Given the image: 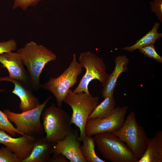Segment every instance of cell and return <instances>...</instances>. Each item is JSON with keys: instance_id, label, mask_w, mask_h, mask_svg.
I'll use <instances>...</instances> for the list:
<instances>
[{"instance_id": "cell-1", "label": "cell", "mask_w": 162, "mask_h": 162, "mask_svg": "<svg viewBox=\"0 0 162 162\" xmlns=\"http://www.w3.org/2000/svg\"><path fill=\"white\" fill-rule=\"evenodd\" d=\"M30 76V82L34 89L40 86V77L46 64L55 60L56 54L42 45L32 41L16 51Z\"/></svg>"}, {"instance_id": "cell-2", "label": "cell", "mask_w": 162, "mask_h": 162, "mask_svg": "<svg viewBox=\"0 0 162 162\" xmlns=\"http://www.w3.org/2000/svg\"><path fill=\"white\" fill-rule=\"evenodd\" d=\"M99 100V97H93L90 93H74L70 89L64 100L72 109L70 123L79 128L80 135L78 140L80 142L86 136V124L89 115L98 104Z\"/></svg>"}, {"instance_id": "cell-3", "label": "cell", "mask_w": 162, "mask_h": 162, "mask_svg": "<svg viewBox=\"0 0 162 162\" xmlns=\"http://www.w3.org/2000/svg\"><path fill=\"white\" fill-rule=\"evenodd\" d=\"M41 116L45 136L50 142L63 139L73 129L69 115L54 104L44 109Z\"/></svg>"}, {"instance_id": "cell-4", "label": "cell", "mask_w": 162, "mask_h": 162, "mask_svg": "<svg viewBox=\"0 0 162 162\" xmlns=\"http://www.w3.org/2000/svg\"><path fill=\"white\" fill-rule=\"evenodd\" d=\"M95 144L102 156L112 162H138L127 145L112 133L94 135Z\"/></svg>"}, {"instance_id": "cell-5", "label": "cell", "mask_w": 162, "mask_h": 162, "mask_svg": "<svg viewBox=\"0 0 162 162\" xmlns=\"http://www.w3.org/2000/svg\"><path fill=\"white\" fill-rule=\"evenodd\" d=\"M126 143L140 160L146 151L148 138L144 128L137 122L135 113L131 112L125 118L122 127L112 133Z\"/></svg>"}, {"instance_id": "cell-6", "label": "cell", "mask_w": 162, "mask_h": 162, "mask_svg": "<svg viewBox=\"0 0 162 162\" xmlns=\"http://www.w3.org/2000/svg\"><path fill=\"white\" fill-rule=\"evenodd\" d=\"M83 68L77 61L75 53L72 60L63 73L56 78L51 77L42 85V87L52 93L56 98L58 106L61 108L63 102L69 91L77 82L78 76Z\"/></svg>"}, {"instance_id": "cell-7", "label": "cell", "mask_w": 162, "mask_h": 162, "mask_svg": "<svg viewBox=\"0 0 162 162\" xmlns=\"http://www.w3.org/2000/svg\"><path fill=\"white\" fill-rule=\"evenodd\" d=\"M50 96L35 108L20 113H15L9 109L4 110L8 119L14 122L20 132L28 136L37 137L43 136L44 130L40 118L46 104L51 99Z\"/></svg>"}, {"instance_id": "cell-8", "label": "cell", "mask_w": 162, "mask_h": 162, "mask_svg": "<svg viewBox=\"0 0 162 162\" xmlns=\"http://www.w3.org/2000/svg\"><path fill=\"white\" fill-rule=\"evenodd\" d=\"M78 62L86 71L73 93L90 94L88 87L92 80H98L102 85L106 82L109 74L106 73V67L102 58L89 51L83 52L80 54Z\"/></svg>"}, {"instance_id": "cell-9", "label": "cell", "mask_w": 162, "mask_h": 162, "mask_svg": "<svg viewBox=\"0 0 162 162\" xmlns=\"http://www.w3.org/2000/svg\"><path fill=\"white\" fill-rule=\"evenodd\" d=\"M128 108L126 106H118L115 107L112 113L107 117L88 119L85 127L86 135L92 136L98 134L117 131L124 122Z\"/></svg>"}, {"instance_id": "cell-10", "label": "cell", "mask_w": 162, "mask_h": 162, "mask_svg": "<svg viewBox=\"0 0 162 162\" xmlns=\"http://www.w3.org/2000/svg\"><path fill=\"white\" fill-rule=\"evenodd\" d=\"M78 137V130L72 129L63 139L54 144L51 154L61 153L70 162H86L82 154Z\"/></svg>"}, {"instance_id": "cell-11", "label": "cell", "mask_w": 162, "mask_h": 162, "mask_svg": "<svg viewBox=\"0 0 162 162\" xmlns=\"http://www.w3.org/2000/svg\"><path fill=\"white\" fill-rule=\"evenodd\" d=\"M36 137L22 135L15 138L0 129V143L15 154L22 161L30 155Z\"/></svg>"}, {"instance_id": "cell-12", "label": "cell", "mask_w": 162, "mask_h": 162, "mask_svg": "<svg viewBox=\"0 0 162 162\" xmlns=\"http://www.w3.org/2000/svg\"><path fill=\"white\" fill-rule=\"evenodd\" d=\"M0 63L8 70L9 77L22 83H27L28 77L20 55L12 51L0 55Z\"/></svg>"}, {"instance_id": "cell-13", "label": "cell", "mask_w": 162, "mask_h": 162, "mask_svg": "<svg viewBox=\"0 0 162 162\" xmlns=\"http://www.w3.org/2000/svg\"><path fill=\"white\" fill-rule=\"evenodd\" d=\"M9 81L14 83V88L12 92L19 98V109L22 112L32 110L41 104L38 99L20 82L8 76L1 77L0 81Z\"/></svg>"}, {"instance_id": "cell-14", "label": "cell", "mask_w": 162, "mask_h": 162, "mask_svg": "<svg viewBox=\"0 0 162 162\" xmlns=\"http://www.w3.org/2000/svg\"><path fill=\"white\" fill-rule=\"evenodd\" d=\"M129 62V59L125 55L116 57L114 70L111 74H109L106 82L102 85L103 88L101 93L103 98L113 95L117 80L121 74L128 70Z\"/></svg>"}, {"instance_id": "cell-15", "label": "cell", "mask_w": 162, "mask_h": 162, "mask_svg": "<svg viewBox=\"0 0 162 162\" xmlns=\"http://www.w3.org/2000/svg\"><path fill=\"white\" fill-rule=\"evenodd\" d=\"M55 144L49 142L45 136L37 137L30 155L22 162H48Z\"/></svg>"}, {"instance_id": "cell-16", "label": "cell", "mask_w": 162, "mask_h": 162, "mask_svg": "<svg viewBox=\"0 0 162 162\" xmlns=\"http://www.w3.org/2000/svg\"><path fill=\"white\" fill-rule=\"evenodd\" d=\"M162 162V131H157L148 140L145 152L138 162Z\"/></svg>"}, {"instance_id": "cell-17", "label": "cell", "mask_w": 162, "mask_h": 162, "mask_svg": "<svg viewBox=\"0 0 162 162\" xmlns=\"http://www.w3.org/2000/svg\"><path fill=\"white\" fill-rule=\"evenodd\" d=\"M160 24L155 22L152 29L144 36L137 40L133 45L129 46H126L122 50L131 52L139 49L149 45L154 44L158 39L162 37V33H159L158 30Z\"/></svg>"}, {"instance_id": "cell-18", "label": "cell", "mask_w": 162, "mask_h": 162, "mask_svg": "<svg viewBox=\"0 0 162 162\" xmlns=\"http://www.w3.org/2000/svg\"><path fill=\"white\" fill-rule=\"evenodd\" d=\"M116 101L114 95L104 98V100L96 106L88 119L101 118L110 115L115 108Z\"/></svg>"}, {"instance_id": "cell-19", "label": "cell", "mask_w": 162, "mask_h": 162, "mask_svg": "<svg viewBox=\"0 0 162 162\" xmlns=\"http://www.w3.org/2000/svg\"><path fill=\"white\" fill-rule=\"evenodd\" d=\"M80 146L82 154L86 162H105L96 154L95 150V142L94 138L86 136Z\"/></svg>"}, {"instance_id": "cell-20", "label": "cell", "mask_w": 162, "mask_h": 162, "mask_svg": "<svg viewBox=\"0 0 162 162\" xmlns=\"http://www.w3.org/2000/svg\"><path fill=\"white\" fill-rule=\"evenodd\" d=\"M0 129L4 130L11 136L15 137L17 134L22 135H25L15 127L8 118L5 113L0 110Z\"/></svg>"}, {"instance_id": "cell-21", "label": "cell", "mask_w": 162, "mask_h": 162, "mask_svg": "<svg viewBox=\"0 0 162 162\" xmlns=\"http://www.w3.org/2000/svg\"><path fill=\"white\" fill-rule=\"evenodd\" d=\"M138 50L141 53L146 56L152 58L160 63H162V57L157 52L154 44L141 47Z\"/></svg>"}, {"instance_id": "cell-22", "label": "cell", "mask_w": 162, "mask_h": 162, "mask_svg": "<svg viewBox=\"0 0 162 162\" xmlns=\"http://www.w3.org/2000/svg\"><path fill=\"white\" fill-rule=\"evenodd\" d=\"M0 162H22V160L6 147L0 148Z\"/></svg>"}, {"instance_id": "cell-23", "label": "cell", "mask_w": 162, "mask_h": 162, "mask_svg": "<svg viewBox=\"0 0 162 162\" xmlns=\"http://www.w3.org/2000/svg\"><path fill=\"white\" fill-rule=\"evenodd\" d=\"M42 0H14L13 9L19 8L23 11H26L30 6H35Z\"/></svg>"}, {"instance_id": "cell-24", "label": "cell", "mask_w": 162, "mask_h": 162, "mask_svg": "<svg viewBox=\"0 0 162 162\" xmlns=\"http://www.w3.org/2000/svg\"><path fill=\"white\" fill-rule=\"evenodd\" d=\"M17 49V43L14 39L7 41L0 42V55L12 52Z\"/></svg>"}, {"instance_id": "cell-25", "label": "cell", "mask_w": 162, "mask_h": 162, "mask_svg": "<svg viewBox=\"0 0 162 162\" xmlns=\"http://www.w3.org/2000/svg\"><path fill=\"white\" fill-rule=\"evenodd\" d=\"M150 4L151 11L154 12L158 19L162 22V0H153L151 1Z\"/></svg>"}, {"instance_id": "cell-26", "label": "cell", "mask_w": 162, "mask_h": 162, "mask_svg": "<svg viewBox=\"0 0 162 162\" xmlns=\"http://www.w3.org/2000/svg\"><path fill=\"white\" fill-rule=\"evenodd\" d=\"M50 157L48 162H68L66 158L63 154L59 153L53 154Z\"/></svg>"}]
</instances>
